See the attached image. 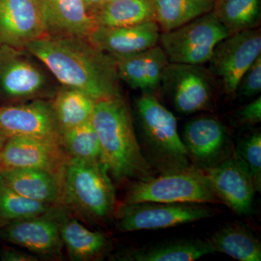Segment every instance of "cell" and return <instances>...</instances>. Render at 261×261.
Returning <instances> with one entry per match:
<instances>
[{"label":"cell","mask_w":261,"mask_h":261,"mask_svg":"<svg viewBox=\"0 0 261 261\" xmlns=\"http://www.w3.org/2000/svg\"><path fill=\"white\" fill-rule=\"evenodd\" d=\"M25 49L59 85L82 91L96 102L123 97L114 58L87 38L47 34Z\"/></svg>","instance_id":"cell-1"},{"label":"cell","mask_w":261,"mask_h":261,"mask_svg":"<svg viewBox=\"0 0 261 261\" xmlns=\"http://www.w3.org/2000/svg\"><path fill=\"white\" fill-rule=\"evenodd\" d=\"M92 122L99 139L101 163L115 181H134L156 174L142 153L123 97L96 102Z\"/></svg>","instance_id":"cell-2"},{"label":"cell","mask_w":261,"mask_h":261,"mask_svg":"<svg viewBox=\"0 0 261 261\" xmlns=\"http://www.w3.org/2000/svg\"><path fill=\"white\" fill-rule=\"evenodd\" d=\"M61 207L86 221L102 224L114 216L116 192L100 161L69 158L61 174Z\"/></svg>","instance_id":"cell-3"},{"label":"cell","mask_w":261,"mask_h":261,"mask_svg":"<svg viewBox=\"0 0 261 261\" xmlns=\"http://www.w3.org/2000/svg\"><path fill=\"white\" fill-rule=\"evenodd\" d=\"M142 153L156 173L194 166L178 132L177 121L154 94H143L135 101Z\"/></svg>","instance_id":"cell-4"},{"label":"cell","mask_w":261,"mask_h":261,"mask_svg":"<svg viewBox=\"0 0 261 261\" xmlns=\"http://www.w3.org/2000/svg\"><path fill=\"white\" fill-rule=\"evenodd\" d=\"M220 203L205 172L195 166L132 182L123 203Z\"/></svg>","instance_id":"cell-5"},{"label":"cell","mask_w":261,"mask_h":261,"mask_svg":"<svg viewBox=\"0 0 261 261\" xmlns=\"http://www.w3.org/2000/svg\"><path fill=\"white\" fill-rule=\"evenodd\" d=\"M59 86L27 49L0 45V99L8 105L50 99Z\"/></svg>","instance_id":"cell-6"},{"label":"cell","mask_w":261,"mask_h":261,"mask_svg":"<svg viewBox=\"0 0 261 261\" xmlns=\"http://www.w3.org/2000/svg\"><path fill=\"white\" fill-rule=\"evenodd\" d=\"M229 35L211 11L161 33L159 44L170 63L201 65L208 63L216 45Z\"/></svg>","instance_id":"cell-7"},{"label":"cell","mask_w":261,"mask_h":261,"mask_svg":"<svg viewBox=\"0 0 261 261\" xmlns=\"http://www.w3.org/2000/svg\"><path fill=\"white\" fill-rule=\"evenodd\" d=\"M215 211L207 204L143 202L122 203L114 216L117 229L121 232L159 230L208 219Z\"/></svg>","instance_id":"cell-8"},{"label":"cell","mask_w":261,"mask_h":261,"mask_svg":"<svg viewBox=\"0 0 261 261\" xmlns=\"http://www.w3.org/2000/svg\"><path fill=\"white\" fill-rule=\"evenodd\" d=\"M260 56V29L243 31L231 34L216 45L209 68L221 81L225 93L232 95L244 73Z\"/></svg>","instance_id":"cell-9"},{"label":"cell","mask_w":261,"mask_h":261,"mask_svg":"<svg viewBox=\"0 0 261 261\" xmlns=\"http://www.w3.org/2000/svg\"><path fill=\"white\" fill-rule=\"evenodd\" d=\"M0 132L8 137H27L62 145L50 99L0 106Z\"/></svg>","instance_id":"cell-10"},{"label":"cell","mask_w":261,"mask_h":261,"mask_svg":"<svg viewBox=\"0 0 261 261\" xmlns=\"http://www.w3.org/2000/svg\"><path fill=\"white\" fill-rule=\"evenodd\" d=\"M182 141L190 162L202 171L223 162L234 151L227 128L211 116L199 117L187 122Z\"/></svg>","instance_id":"cell-11"},{"label":"cell","mask_w":261,"mask_h":261,"mask_svg":"<svg viewBox=\"0 0 261 261\" xmlns=\"http://www.w3.org/2000/svg\"><path fill=\"white\" fill-rule=\"evenodd\" d=\"M161 87L172 99L175 109L182 114H192L210 107L211 79L200 65L169 63Z\"/></svg>","instance_id":"cell-12"},{"label":"cell","mask_w":261,"mask_h":261,"mask_svg":"<svg viewBox=\"0 0 261 261\" xmlns=\"http://www.w3.org/2000/svg\"><path fill=\"white\" fill-rule=\"evenodd\" d=\"M63 207L47 214L8 222L0 228V238L7 243L44 256H59L63 243L60 230Z\"/></svg>","instance_id":"cell-13"},{"label":"cell","mask_w":261,"mask_h":261,"mask_svg":"<svg viewBox=\"0 0 261 261\" xmlns=\"http://www.w3.org/2000/svg\"><path fill=\"white\" fill-rule=\"evenodd\" d=\"M47 34L37 0H0V45L25 49Z\"/></svg>","instance_id":"cell-14"},{"label":"cell","mask_w":261,"mask_h":261,"mask_svg":"<svg viewBox=\"0 0 261 261\" xmlns=\"http://www.w3.org/2000/svg\"><path fill=\"white\" fill-rule=\"evenodd\" d=\"M203 171L221 203L240 216L252 214L256 189L246 166L234 153Z\"/></svg>","instance_id":"cell-15"},{"label":"cell","mask_w":261,"mask_h":261,"mask_svg":"<svg viewBox=\"0 0 261 261\" xmlns=\"http://www.w3.org/2000/svg\"><path fill=\"white\" fill-rule=\"evenodd\" d=\"M69 160L63 146L27 137H8L0 150V171L35 168L61 175Z\"/></svg>","instance_id":"cell-16"},{"label":"cell","mask_w":261,"mask_h":261,"mask_svg":"<svg viewBox=\"0 0 261 261\" xmlns=\"http://www.w3.org/2000/svg\"><path fill=\"white\" fill-rule=\"evenodd\" d=\"M161 29L154 20L123 27H94L87 37L99 50L112 57L130 56L159 44Z\"/></svg>","instance_id":"cell-17"},{"label":"cell","mask_w":261,"mask_h":261,"mask_svg":"<svg viewBox=\"0 0 261 261\" xmlns=\"http://www.w3.org/2000/svg\"><path fill=\"white\" fill-rule=\"evenodd\" d=\"M113 58L120 80L130 88L154 95L161 87L165 70L169 64L159 44L130 56Z\"/></svg>","instance_id":"cell-18"},{"label":"cell","mask_w":261,"mask_h":261,"mask_svg":"<svg viewBox=\"0 0 261 261\" xmlns=\"http://www.w3.org/2000/svg\"><path fill=\"white\" fill-rule=\"evenodd\" d=\"M48 34L87 38L94 29L83 0H37Z\"/></svg>","instance_id":"cell-19"},{"label":"cell","mask_w":261,"mask_h":261,"mask_svg":"<svg viewBox=\"0 0 261 261\" xmlns=\"http://www.w3.org/2000/svg\"><path fill=\"white\" fill-rule=\"evenodd\" d=\"M2 181L19 195L31 200L61 207V175L35 168L0 171Z\"/></svg>","instance_id":"cell-20"},{"label":"cell","mask_w":261,"mask_h":261,"mask_svg":"<svg viewBox=\"0 0 261 261\" xmlns=\"http://www.w3.org/2000/svg\"><path fill=\"white\" fill-rule=\"evenodd\" d=\"M215 253L207 240L178 238L165 240L115 255L123 261H191Z\"/></svg>","instance_id":"cell-21"},{"label":"cell","mask_w":261,"mask_h":261,"mask_svg":"<svg viewBox=\"0 0 261 261\" xmlns=\"http://www.w3.org/2000/svg\"><path fill=\"white\" fill-rule=\"evenodd\" d=\"M60 230L62 241L72 260H96L105 255L111 245L105 233L85 227L68 216L64 207L60 216Z\"/></svg>","instance_id":"cell-22"},{"label":"cell","mask_w":261,"mask_h":261,"mask_svg":"<svg viewBox=\"0 0 261 261\" xmlns=\"http://www.w3.org/2000/svg\"><path fill=\"white\" fill-rule=\"evenodd\" d=\"M207 241L215 252H222L235 260H261L260 240L250 228L242 223L224 225Z\"/></svg>","instance_id":"cell-23"},{"label":"cell","mask_w":261,"mask_h":261,"mask_svg":"<svg viewBox=\"0 0 261 261\" xmlns=\"http://www.w3.org/2000/svg\"><path fill=\"white\" fill-rule=\"evenodd\" d=\"M50 101L61 135L65 130L92 121L97 102L82 91L61 85Z\"/></svg>","instance_id":"cell-24"},{"label":"cell","mask_w":261,"mask_h":261,"mask_svg":"<svg viewBox=\"0 0 261 261\" xmlns=\"http://www.w3.org/2000/svg\"><path fill=\"white\" fill-rule=\"evenodd\" d=\"M94 27H123L154 20L151 0H111L92 15Z\"/></svg>","instance_id":"cell-25"},{"label":"cell","mask_w":261,"mask_h":261,"mask_svg":"<svg viewBox=\"0 0 261 261\" xmlns=\"http://www.w3.org/2000/svg\"><path fill=\"white\" fill-rule=\"evenodd\" d=\"M154 20L163 32L185 25L194 19L210 13L215 0H151Z\"/></svg>","instance_id":"cell-26"},{"label":"cell","mask_w":261,"mask_h":261,"mask_svg":"<svg viewBox=\"0 0 261 261\" xmlns=\"http://www.w3.org/2000/svg\"><path fill=\"white\" fill-rule=\"evenodd\" d=\"M213 13L230 34L258 28L261 0H215Z\"/></svg>","instance_id":"cell-27"},{"label":"cell","mask_w":261,"mask_h":261,"mask_svg":"<svg viewBox=\"0 0 261 261\" xmlns=\"http://www.w3.org/2000/svg\"><path fill=\"white\" fill-rule=\"evenodd\" d=\"M57 207L19 195L0 180V220L8 223L29 219L47 214Z\"/></svg>","instance_id":"cell-28"},{"label":"cell","mask_w":261,"mask_h":261,"mask_svg":"<svg viewBox=\"0 0 261 261\" xmlns=\"http://www.w3.org/2000/svg\"><path fill=\"white\" fill-rule=\"evenodd\" d=\"M62 145L71 159L100 161L99 139L92 121L63 132Z\"/></svg>","instance_id":"cell-29"},{"label":"cell","mask_w":261,"mask_h":261,"mask_svg":"<svg viewBox=\"0 0 261 261\" xmlns=\"http://www.w3.org/2000/svg\"><path fill=\"white\" fill-rule=\"evenodd\" d=\"M235 156L244 163L255 185L256 191H261V135L253 132L239 139L234 147Z\"/></svg>","instance_id":"cell-30"},{"label":"cell","mask_w":261,"mask_h":261,"mask_svg":"<svg viewBox=\"0 0 261 261\" xmlns=\"http://www.w3.org/2000/svg\"><path fill=\"white\" fill-rule=\"evenodd\" d=\"M261 91V56L244 73L238 84L236 93L240 97L250 98Z\"/></svg>","instance_id":"cell-31"},{"label":"cell","mask_w":261,"mask_h":261,"mask_svg":"<svg viewBox=\"0 0 261 261\" xmlns=\"http://www.w3.org/2000/svg\"><path fill=\"white\" fill-rule=\"evenodd\" d=\"M235 123L240 126H254L261 121V97L240 108L233 116Z\"/></svg>","instance_id":"cell-32"},{"label":"cell","mask_w":261,"mask_h":261,"mask_svg":"<svg viewBox=\"0 0 261 261\" xmlns=\"http://www.w3.org/2000/svg\"><path fill=\"white\" fill-rule=\"evenodd\" d=\"M2 260L6 261H36L38 257L32 254L18 251L14 249H5L2 255Z\"/></svg>","instance_id":"cell-33"},{"label":"cell","mask_w":261,"mask_h":261,"mask_svg":"<svg viewBox=\"0 0 261 261\" xmlns=\"http://www.w3.org/2000/svg\"><path fill=\"white\" fill-rule=\"evenodd\" d=\"M83 2L87 11L92 17L94 12L102 6L106 0H83Z\"/></svg>","instance_id":"cell-34"},{"label":"cell","mask_w":261,"mask_h":261,"mask_svg":"<svg viewBox=\"0 0 261 261\" xmlns=\"http://www.w3.org/2000/svg\"><path fill=\"white\" fill-rule=\"evenodd\" d=\"M8 137L5 135L3 132H0V150L3 148V146L5 145V142L8 140Z\"/></svg>","instance_id":"cell-35"},{"label":"cell","mask_w":261,"mask_h":261,"mask_svg":"<svg viewBox=\"0 0 261 261\" xmlns=\"http://www.w3.org/2000/svg\"><path fill=\"white\" fill-rule=\"evenodd\" d=\"M107 1H111V0H106V2H107ZM106 2H105V3H106Z\"/></svg>","instance_id":"cell-36"},{"label":"cell","mask_w":261,"mask_h":261,"mask_svg":"<svg viewBox=\"0 0 261 261\" xmlns=\"http://www.w3.org/2000/svg\"><path fill=\"white\" fill-rule=\"evenodd\" d=\"M0 180H1V176H0Z\"/></svg>","instance_id":"cell-37"}]
</instances>
